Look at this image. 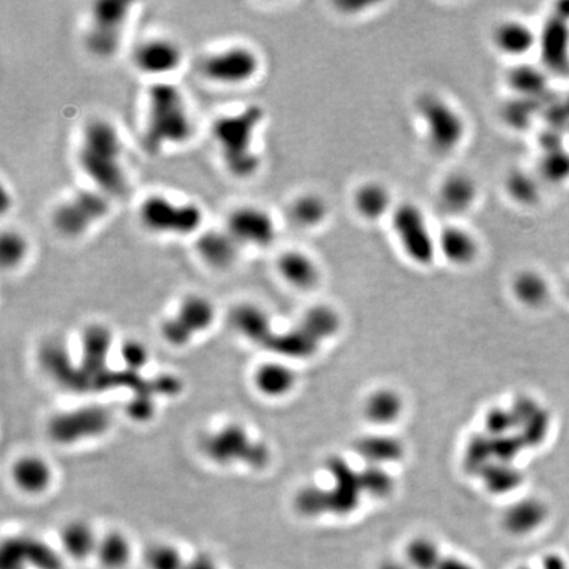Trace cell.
I'll return each instance as SVG.
<instances>
[{
  "instance_id": "6da1fadb",
  "label": "cell",
  "mask_w": 569,
  "mask_h": 569,
  "mask_svg": "<svg viewBox=\"0 0 569 569\" xmlns=\"http://www.w3.org/2000/svg\"><path fill=\"white\" fill-rule=\"evenodd\" d=\"M123 148L121 132L113 123L103 118L86 123L78 145V165L92 187L111 199L124 196L128 190Z\"/></svg>"
},
{
  "instance_id": "7a4b0ae2",
  "label": "cell",
  "mask_w": 569,
  "mask_h": 569,
  "mask_svg": "<svg viewBox=\"0 0 569 569\" xmlns=\"http://www.w3.org/2000/svg\"><path fill=\"white\" fill-rule=\"evenodd\" d=\"M263 119V107L250 104L236 113H224L212 123V139L217 144L224 169L233 178L250 179L262 169L256 137Z\"/></svg>"
},
{
  "instance_id": "3957f363",
  "label": "cell",
  "mask_w": 569,
  "mask_h": 569,
  "mask_svg": "<svg viewBox=\"0 0 569 569\" xmlns=\"http://www.w3.org/2000/svg\"><path fill=\"white\" fill-rule=\"evenodd\" d=\"M193 132V118L181 89L165 81L155 82L146 94L144 148L160 154L169 146L184 145Z\"/></svg>"
},
{
  "instance_id": "277c9868",
  "label": "cell",
  "mask_w": 569,
  "mask_h": 569,
  "mask_svg": "<svg viewBox=\"0 0 569 569\" xmlns=\"http://www.w3.org/2000/svg\"><path fill=\"white\" fill-rule=\"evenodd\" d=\"M140 223L148 232L160 236L196 235L202 232L205 214L196 202H179L164 194H152L140 203Z\"/></svg>"
},
{
  "instance_id": "5b68a950",
  "label": "cell",
  "mask_w": 569,
  "mask_h": 569,
  "mask_svg": "<svg viewBox=\"0 0 569 569\" xmlns=\"http://www.w3.org/2000/svg\"><path fill=\"white\" fill-rule=\"evenodd\" d=\"M131 14L132 3L127 0H98L92 3L83 38L90 55L99 59H109L118 55Z\"/></svg>"
},
{
  "instance_id": "8992f818",
  "label": "cell",
  "mask_w": 569,
  "mask_h": 569,
  "mask_svg": "<svg viewBox=\"0 0 569 569\" xmlns=\"http://www.w3.org/2000/svg\"><path fill=\"white\" fill-rule=\"evenodd\" d=\"M416 113L424 139L436 154H452L463 144L466 119L447 99L436 94L424 95L416 104Z\"/></svg>"
},
{
  "instance_id": "52a82bcc",
  "label": "cell",
  "mask_w": 569,
  "mask_h": 569,
  "mask_svg": "<svg viewBox=\"0 0 569 569\" xmlns=\"http://www.w3.org/2000/svg\"><path fill=\"white\" fill-rule=\"evenodd\" d=\"M389 218L395 241L410 262L418 266L435 262L436 233L421 206L414 202L398 203Z\"/></svg>"
},
{
  "instance_id": "ba28073f",
  "label": "cell",
  "mask_w": 569,
  "mask_h": 569,
  "mask_svg": "<svg viewBox=\"0 0 569 569\" xmlns=\"http://www.w3.org/2000/svg\"><path fill=\"white\" fill-rule=\"evenodd\" d=\"M111 211V198L97 188H82L62 200L53 211V227L68 239L85 236L106 220Z\"/></svg>"
},
{
  "instance_id": "9c48e42d",
  "label": "cell",
  "mask_w": 569,
  "mask_h": 569,
  "mask_svg": "<svg viewBox=\"0 0 569 569\" xmlns=\"http://www.w3.org/2000/svg\"><path fill=\"white\" fill-rule=\"evenodd\" d=\"M202 448L206 456L220 466L242 463L251 468H263L269 461L266 446L251 438L247 430L236 424L209 434Z\"/></svg>"
},
{
  "instance_id": "30bf717a",
  "label": "cell",
  "mask_w": 569,
  "mask_h": 569,
  "mask_svg": "<svg viewBox=\"0 0 569 569\" xmlns=\"http://www.w3.org/2000/svg\"><path fill=\"white\" fill-rule=\"evenodd\" d=\"M262 59L256 50L245 45H231L209 53L202 62V74L221 86H242L256 78Z\"/></svg>"
},
{
  "instance_id": "8fae6325",
  "label": "cell",
  "mask_w": 569,
  "mask_h": 569,
  "mask_svg": "<svg viewBox=\"0 0 569 569\" xmlns=\"http://www.w3.org/2000/svg\"><path fill=\"white\" fill-rule=\"evenodd\" d=\"M110 426L111 415L104 407L86 406L56 415L48 431L59 445H74L80 440L97 438Z\"/></svg>"
},
{
  "instance_id": "7c38bea8",
  "label": "cell",
  "mask_w": 569,
  "mask_h": 569,
  "mask_svg": "<svg viewBox=\"0 0 569 569\" xmlns=\"http://www.w3.org/2000/svg\"><path fill=\"white\" fill-rule=\"evenodd\" d=\"M226 230L242 247L268 248L277 238V223L268 209L244 205L233 209Z\"/></svg>"
},
{
  "instance_id": "4fadbf2b",
  "label": "cell",
  "mask_w": 569,
  "mask_h": 569,
  "mask_svg": "<svg viewBox=\"0 0 569 569\" xmlns=\"http://www.w3.org/2000/svg\"><path fill=\"white\" fill-rule=\"evenodd\" d=\"M132 62L140 73L165 77L175 73L184 62L181 45L169 38H149L140 41L132 52Z\"/></svg>"
},
{
  "instance_id": "5bb4252c",
  "label": "cell",
  "mask_w": 569,
  "mask_h": 569,
  "mask_svg": "<svg viewBox=\"0 0 569 569\" xmlns=\"http://www.w3.org/2000/svg\"><path fill=\"white\" fill-rule=\"evenodd\" d=\"M438 256L455 266H468L480 254V242L475 233L460 224H447L436 233Z\"/></svg>"
},
{
  "instance_id": "9a60e30c",
  "label": "cell",
  "mask_w": 569,
  "mask_h": 569,
  "mask_svg": "<svg viewBox=\"0 0 569 569\" xmlns=\"http://www.w3.org/2000/svg\"><path fill=\"white\" fill-rule=\"evenodd\" d=\"M242 245L226 229H211L198 233L196 252L209 268L224 271L239 259Z\"/></svg>"
},
{
  "instance_id": "2e32d148",
  "label": "cell",
  "mask_w": 569,
  "mask_h": 569,
  "mask_svg": "<svg viewBox=\"0 0 569 569\" xmlns=\"http://www.w3.org/2000/svg\"><path fill=\"white\" fill-rule=\"evenodd\" d=\"M277 271L284 283L299 290H310L319 283L320 271L310 254L299 250H289L280 254Z\"/></svg>"
},
{
  "instance_id": "e0dca14e",
  "label": "cell",
  "mask_w": 569,
  "mask_h": 569,
  "mask_svg": "<svg viewBox=\"0 0 569 569\" xmlns=\"http://www.w3.org/2000/svg\"><path fill=\"white\" fill-rule=\"evenodd\" d=\"M352 205L359 217L368 221H377L391 217L395 205L388 187L380 181L362 182L353 191Z\"/></svg>"
},
{
  "instance_id": "ac0fdd59",
  "label": "cell",
  "mask_w": 569,
  "mask_h": 569,
  "mask_svg": "<svg viewBox=\"0 0 569 569\" xmlns=\"http://www.w3.org/2000/svg\"><path fill=\"white\" fill-rule=\"evenodd\" d=\"M492 41L496 49L508 57L529 55L535 47L538 36L529 24L518 19H508L499 23L492 33Z\"/></svg>"
},
{
  "instance_id": "d6986e66",
  "label": "cell",
  "mask_w": 569,
  "mask_h": 569,
  "mask_svg": "<svg viewBox=\"0 0 569 569\" xmlns=\"http://www.w3.org/2000/svg\"><path fill=\"white\" fill-rule=\"evenodd\" d=\"M113 346V335L104 326H90L82 337V368L88 376L89 383L92 377L106 370L107 356Z\"/></svg>"
},
{
  "instance_id": "ffe728a7",
  "label": "cell",
  "mask_w": 569,
  "mask_h": 569,
  "mask_svg": "<svg viewBox=\"0 0 569 569\" xmlns=\"http://www.w3.org/2000/svg\"><path fill=\"white\" fill-rule=\"evenodd\" d=\"M99 537L85 521H71L59 532L62 553L74 562H85L97 553Z\"/></svg>"
},
{
  "instance_id": "44dd1931",
  "label": "cell",
  "mask_w": 569,
  "mask_h": 569,
  "mask_svg": "<svg viewBox=\"0 0 569 569\" xmlns=\"http://www.w3.org/2000/svg\"><path fill=\"white\" fill-rule=\"evenodd\" d=\"M231 325L245 339L257 344H265L272 337L271 317L263 308L252 304H242L231 313Z\"/></svg>"
},
{
  "instance_id": "7402d4cb",
  "label": "cell",
  "mask_w": 569,
  "mask_h": 569,
  "mask_svg": "<svg viewBox=\"0 0 569 569\" xmlns=\"http://www.w3.org/2000/svg\"><path fill=\"white\" fill-rule=\"evenodd\" d=\"M12 480L24 493L40 494L50 487L53 472L41 457L29 455L20 457L12 467Z\"/></svg>"
},
{
  "instance_id": "603a6c76",
  "label": "cell",
  "mask_w": 569,
  "mask_h": 569,
  "mask_svg": "<svg viewBox=\"0 0 569 569\" xmlns=\"http://www.w3.org/2000/svg\"><path fill=\"white\" fill-rule=\"evenodd\" d=\"M547 506L535 499H522L506 510L504 527L513 535H529L546 522Z\"/></svg>"
},
{
  "instance_id": "cb8c5ba5",
  "label": "cell",
  "mask_w": 569,
  "mask_h": 569,
  "mask_svg": "<svg viewBox=\"0 0 569 569\" xmlns=\"http://www.w3.org/2000/svg\"><path fill=\"white\" fill-rule=\"evenodd\" d=\"M254 386L260 393L271 398H281L295 389L296 377L289 365L280 361L265 362L257 368L253 376Z\"/></svg>"
},
{
  "instance_id": "d4e9b609",
  "label": "cell",
  "mask_w": 569,
  "mask_h": 569,
  "mask_svg": "<svg viewBox=\"0 0 569 569\" xmlns=\"http://www.w3.org/2000/svg\"><path fill=\"white\" fill-rule=\"evenodd\" d=\"M440 202L451 212H464L478 199V185L472 177L454 173L446 177L439 188Z\"/></svg>"
},
{
  "instance_id": "484cf974",
  "label": "cell",
  "mask_w": 569,
  "mask_h": 569,
  "mask_svg": "<svg viewBox=\"0 0 569 569\" xmlns=\"http://www.w3.org/2000/svg\"><path fill=\"white\" fill-rule=\"evenodd\" d=\"M134 547L124 532L113 530L99 537L95 559L103 569H125L130 565Z\"/></svg>"
},
{
  "instance_id": "4316f807",
  "label": "cell",
  "mask_w": 569,
  "mask_h": 569,
  "mask_svg": "<svg viewBox=\"0 0 569 569\" xmlns=\"http://www.w3.org/2000/svg\"><path fill=\"white\" fill-rule=\"evenodd\" d=\"M328 203L317 193L299 194L290 203V220L299 229L313 230L322 226L328 217Z\"/></svg>"
},
{
  "instance_id": "83f0119b",
  "label": "cell",
  "mask_w": 569,
  "mask_h": 569,
  "mask_svg": "<svg viewBox=\"0 0 569 569\" xmlns=\"http://www.w3.org/2000/svg\"><path fill=\"white\" fill-rule=\"evenodd\" d=\"M403 412V397L393 389H379L373 392L364 403L365 418L377 426L394 424Z\"/></svg>"
},
{
  "instance_id": "f1b7e54d",
  "label": "cell",
  "mask_w": 569,
  "mask_h": 569,
  "mask_svg": "<svg viewBox=\"0 0 569 569\" xmlns=\"http://www.w3.org/2000/svg\"><path fill=\"white\" fill-rule=\"evenodd\" d=\"M319 341L314 339L304 328L298 327L283 334H272L263 344L265 349L286 359H306L317 352Z\"/></svg>"
},
{
  "instance_id": "f546056e",
  "label": "cell",
  "mask_w": 569,
  "mask_h": 569,
  "mask_svg": "<svg viewBox=\"0 0 569 569\" xmlns=\"http://www.w3.org/2000/svg\"><path fill=\"white\" fill-rule=\"evenodd\" d=\"M356 452L370 466L381 467L383 464L394 463L401 460L405 454L403 443L393 436L372 435L364 436L356 443Z\"/></svg>"
},
{
  "instance_id": "4dcf8cb0",
  "label": "cell",
  "mask_w": 569,
  "mask_h": 569,
  "mask_svg": "<svg viewBox=\"0 0 569 569\" xmlns=\"http://www.w3.org/2000/svg\"><path fill=\"white\" fill-rule=\"evenodd\" d=\"M175 316L196 335L211 327L215 320V307L206 296L190 295L182 299Z\"/></svg>"
},
{
  "instance_id": "1f68e13d",
  "label": "cell",
  "mask_w": 569,
  "mask_h": 569,
  "mask_svg": "<svg viewBox=\"0 0 569 569\" xmlns=\"http://www.w3.org/2000/svg\"><path fill=\"white\" fill-rule=\"evenodd\" d=\"M511 289L515 298L526 306H541L550 295L546 278L534 271L521 272L515 275Z\"/></svg>"
},
{
  "instance_id": "d6a6232c",
  "label": "cell",
  "mask_w": 569,
  "mask_h": 569,
  "mask_svg": "<svg viewBox=\"0 0 569 569\" xmlns=\"http://www.w3.org/2000/svg\"><path fill=\"white\" fill-rule=\"evenodd\" d=\"M301 327L314 339L320 341L334 337L340 327L337 311L328 306H316L307 311Z\"/></svg>"
},
{
  "instance_id": "836d02e7",
  "label": "cell",
  "mask_w": 569,
  "mask_h": 569,
  "mask_svg": "<svg viewBox=\"0 0 569 569\" xmlns=\"http://www.w3.org/2000/svg\"><path fill=\"white\" fill-rule=\"evenodd\" d=\"M187 563L181 550L169 542H156L144 553L146 569H185Z\"/></svg>"
},
{
  "instance_id": "e575fe53",
  "label": "cell",
  "mask_w": 569,
  "mask_h": 569,
  "mask_svg": "<svg viewBox=\"0 0 569 569\" xmlns=\"http://www.w3.org/2000/svg\"><path fill=\"white\" fill-rule=\"evenodd\" d=\"M29 242L16 230H3L0 233V263L5 269H15L26 262Z\"/></svg>"
},
{
  "instance_id": "d590c367",
  "label": "cell",
  "mask_w": 569,
  "mask_h": 569,
  "mask_svg": "<svg viewBox=\"0 0 569 569\" xmlns=\"http://www.w3.org/2000/svg\"><path fill=\"white\" fill-rule=\"evenodd\" d=\"M481 472L488 489L497 494L511 492L522 481V475L510 463L488 464Z\"/></svg>"
},
{
  "instance_id": "8d00e7d4",
  "label": "cell",
  "mask_w": 569,
  "mask_h": 569,
  "mask_svg": "<svg viewBox=\"0 0 569 569\" xmlns=\"http://www.w3.org/2000/svg\"><path fill=\"white\" fill-rule=\"evenodd\" d=\"M442 555L438 544L428 538L413 539L406 547L407 564L412 569H434Z\"/></svg>"
},
{
  "instance_id": "74e56055",
  "label": "cell",
  "mask_w": 569,
  "mask_h": 569,
  "mask_svg": "<svg viewBox=\"0 0 569 569\" xmlns=\"http://www.w3.org/2000/svg\"><path fill=\"white\" fill-rule=\"evenodd\" d=\"M27 559L33 569H62L64 562L59 553L38 539H26Z\"/></svg>"
},
{
  "instance_id": "f35d334b",
  "label": "cell",
  "mask_w": 569,
  "mask_h": 569,
  "mask_svg": "<svg viewBox=\"0 0 569 569\" xmlns=\"http://www.w3.org/2000/svg\"><path fill=\"white\" fill-rule=\"evenodd\" d=\"M361 492L370 493V496H389L393 490L394 481L385 469L379 466H370V468L360 472Z\"/></svg>"
},
{
  "instance_id": "ab89813d",
  "label": "cell",
  "mask_w": 569,
  "mask_h": 569,
  "mask_svg": "<svg viewBox=\"0 0 569 569\" xmlns=\"http://www.w3.org/2000/svg\"><path fill=\"white\" fill-rule=\"evenodd\" d=\"M26 538H11L2 546V569H27Z\"/></svg>"
},
{
  "instance_id": "60d3db41",
  "label": "cell",
  "mask_w": 569,
  "mask_h": 569,
  "mask_svg": "<svg viewBox=\"0 0 569 569\" xmlns=\"http://www.w3.org/2000/svg\"><path fill=\"white\" fill-rule=\"evenodd\" d=\"M485 424H487L488 434L492 435V438H497V436L509 435L510 431L517 427V421H515L511 409L506 410L502 407H496L488 413Z\"/></svg>"
},
{
  "instance_id": "b9f144b4",
  "label": "cell",
  "mask_w": 569,
  "mask_h": 569,
  "mask_svg": "<svg viewBox=\"0 0 569 569\" xmlns=\"http://www.w3.org/2000/svg\"><path fill=\"white\" fill-rule=\"evenodd\" d=\"M161 335L170 346L175 347L187 346L194 338V332L176 316L164 320L161 325Z\"/></svg>"
},
{
  "instance_id": "7bdbcfd3",
  "label": "cell",
  "mask_w": 569,
  "mask_h": 569,
  "mask_svg": "<svg viewBox=\"0 0 569 569\" xmlns=\"http://www.w3.org/2000/svg\"><path fill=\"white\" fill-rule=\"evenodd\" d=\"M125 413L132 421L143 422L151 421L156 414L155 397L151 394L134 393L125 407Z\"/></svg>"
},
{
  "instance_id": "ee69618b",
  "label": "cell",
  "mask_w": 569,
  "mask_h": 569,
  "mask_svg": "<svg viewBox=\"0 0 569 569\" xmlns=\"http://www.w3.org/2000/svg\"><path fill=\"white\" fill-rule=\"evenodd\" d=\"M121 356L125 367L132 372H139L149 361V352L139 340H127L122 344Z\"/></svg>"
},
{
  "instance_id": "f6af8a7d",
  "label": "cell",
  "mask_w": 569,
  "mask_h": 569,
  "mask_svg": "<svg viewBox=\"0 0 569 569\" xmlns=\"http://www.w3.org/2000/svg\"><path fill=\"white\" fill-rule=\"evenodd\" d=\"M185 569H221L220 563L208 553H198L188 560Z\"/></svg>"
},
{
  "instance_id": "bcb514c9",
  "label": "cell",
  "mask_w": 569,
  "mask_h": 569,
  "mask_svg": "<svg viewBox=\"0 0 569 569\" xmlns=\"http://www.w3.org/2000/svg\"><path fill=\"white\" fill-rule=\"evenodd\" d=\"M434 569H476L472 567L468 563L464 562V560L454 558V556H447L443 553L436 563L435 567Z\"/></svg>"
},
{
  "instance_id": "7dc6e473",
  "label": "cell",
  "mask_w": 569,
  "mask_h": 569,
  "mask_svg": "<svg viewBox=\"0 0 569 569\" xmlns=\"http://www.w3.org/2000/svg\"><path fill=\"white\" fill-rule=\"evenodd\" d=\"M379 569H412L409 564H401L400 562L395 560H388V562L381 563Z\"/></svg>"
}]
</instances>
